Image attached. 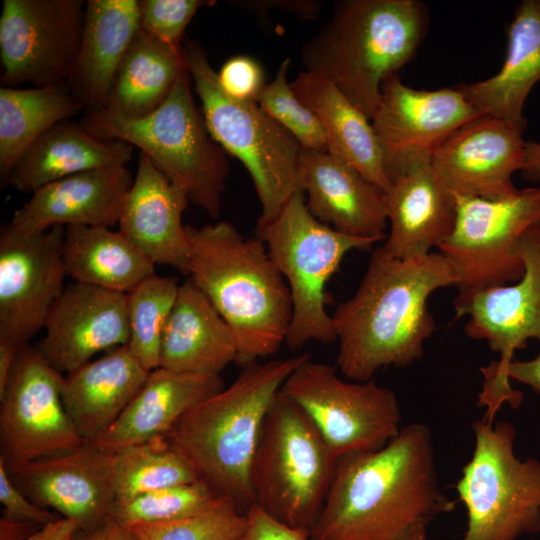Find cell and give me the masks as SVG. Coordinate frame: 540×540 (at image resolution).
Listing matches in <instances>:
<instances>
[{
  "mask_svg": "<svg viewBox=\"0 0 540 540\" xmlns=\"http://www.w3.org/2000/svg\"><path fill=\"white\" fill-rule=\"evenodd\" d=\"M434 455L428 426L411 423L378 450L341 456L310 540H396L451 512Z\"/></svg>",
  "mask_w": 540,
  "mask_h": 540,
  "instance_id": "cell-1",
  "label": "cell"
},
{
  "mask_svg": "<svg viewBox=\"0 0 540 540\" xmlns=\"http://www.w3.org/2000/svg\"><path fill=\"white\" fill-rule=\"evenodd\" d=\"M457 283L441 252L397 259L377 247L357 290L332 315L340 372L349 380L368 381L380 369L419 360L436 328L428 298Z\"/></svg>",
  "mask_w": 540,
  "mask_h": 540,
  "instance_id": "cell-2",
  "label": "cell"
},
{
  "mask_svg": "<svg viewBox=\"0 0 540 540\" xmlns=\"http://www.w3.org/2000/svg\"><path fill=\"white\" fill-rule=\"evenodd\" d=\"M186 229L188 276L231 328L236 363L245 367L274 356L286 342L292 304L265 244L227 221Z\"/></svg>",
  "mask_w": 540,
  "mask_h": 540,
  "instance_id": "cell-3",
  "label": "cell"
},
{
  "mask_svg": "<svg viewBox=\"0 0 540 540\" xmlns=\"http://www.w3.org/2000/svg\"><path fill=\"white\" fill-rule=\"evenodd\" d=\"M310 354L258 361L188 411L166 435L201 480L244 513L254 504L253 458L267 414L294 369Z\"/></svg>",
  "mask_w": 540,
  "mask_h": 540,
  "instance_id": "cell-4",
  "label": "cell"
},
{
  "mask_svg": "<svg viewBox=\"0 0 540 540\" xmlns=\"http://www.w3.org/2000/svg\"><path fill=\"white\" fill-rule=\"evenodd\" d=\"M428 25V9L418 0H341L303 46L302 64L371 120L383 82L412 60Z\"/></svg>",
  "mask_w": 540,
  "mask_h": 540,
  "instance_id": "cell-5",
  "label": "cell"
},
{
  "mask_svg": "<svg viewBox=\"0 0 540 540\" xmlns=\"http://www.w3.org/2000/svg\"><path fill=\"white\" fill-rule=\"evenodd\" d=\"M102 139L124 141L187 194L189 202L217 218L230 166L227 153L212 138L191 92L189 72L183 73L166 100L142 118H124L90 111L81 123Z\"/></svg>",
  "mask_w": 540,
  "mask_h": 540,
  "instance_id": "cell-6",
  "label": "cell"
},
{
  "mask_svg": "<svg viewBox=\"0 0 540 540\" xmlns=\"http://www.w3.org/2000/svg\"><path fill=\"white\" fill-rule=\"evenodd\" d=\"M338 460L309 417L280 391L251 465L254 504L278 521L311 534Z\"/></svg>",
  "mask_w": 540,
  "mask_h": 540,
  "instance_id": "cell-7",
  "label": "cell"
},
{
  "mask_svg": "<svg viewBox=\"0 0 540 540\" xmlns=\"http://www.w3.org/2000/svg\"><path fill=\"white\" fill-rule=\"evenodd\" d=\"M188 72L212 138L248 171L261 213L257 227L273 220L298 191L302 146L257 102L238 101L221 88L204 48L195 40L183 45Z\"/></svg>",
  "mask_w": 540,
  "mask_h": 540,
  "instance_id": "cell-8",
  "label": "cell"
},
{
  "mask_svg": "<svg viewBox=\"0 0 540 540\" xmlns=\"http://www.w3.org/2000/svg\"><path fill=\"white\" fill-rule=\"evenodd\" d=\"M256 233L289 288L292 315L285 343L296 349L311 341L335 342L327 284L350 251L368 250L380 240L347 235L319 221L300 190Z\"/></svg>",
  "mask_w": 540,
  "mask_h": 540,
  "instance_id": "cell-9",
  "label": "cell"
},
{
  "mask_svg": "<svg viewBox=\"0 0 540 540\" xmlns=\"http://www.w3.org/2000/svg\"><path fill=\"white\" fill-rule=\"evenodd\" d=\"M475 446L456 491L467 512L462 540H517L540 532V461L520 460L510 422L472 423Z\"/></svg>",
  "mask_w": 540,
  "mask_h": 540,
  "instance_id": "cell-10",
  "label": "cell"
},
{
  "mask_svg": "<svg viewBox=\"0 0 540 540\" xmlns=\"http://www.w3.org/2000/svg\"><path fill=\"white\" fill-rule=\"evenodd\" d=\"M515 253L524 266L517 283L477 289L454 299V320L469 317L466 335L486 341L500 355L480 367L484 382L478 404L485 406L483 419L489 422L504 403L520 405L522 394L513 389L505 371L516 350L526 348L529 339L540 340V223L523 234Z\"/></svg>",
  "mask_w": 540,
  "mask_h": 540,
  "instance_id": "cell-11",
  "label": "cell"
},
{
  "mask_svg": "<svg viewBox=\"0 0 540 540\" xmlns=\"http://www.w3.org/2000/svg\"><path fill=\"white\" fill-rule=\"evenodd\" d=\"M281 391L309 417L338 458L378 450L402 428L400 405L391 389L372 379L344 380L336 367L310 355Z\"/></svg>",
  "mask_w": 540,
  "mask_h": 540,
  "instance_id": "cell-12",
  "label": "cell"
},
{
  "mask_svg": "<svg viewBox=\"0 0 540 540\" xmlns=\"http://www.w3.org/2000/svg\"><path fill=\"white\" fill-rule=\"evenodd\" d=\"M453 197L455 226L439 250L456 271L458 294L519 280L524 266L515 248L540 223V186L503 199Z\"/></svg>",
  "mask_w": 540,
  "mask_h": 540,
  "instance_id": "cell-13",
  "label": "cell"
},
{
  "mask_svg": "<svg viewBox=\"0 0 540 540\" xmlns=\"http://www.w3.org/2000/svg\"><path fill=\"white\" fill-rule=\"evenodd\" d=\"M63 378L34 346L19 349L0 397V459L8 472L85 442L65 410Z\"/></svg>",
  "mask_w": 540,
  "mask_h": 540,
  "instance_id": "cell-14",
  "label": "cell"
},
{
  "mask_svg": "<svg viewBox=\"0 0 540 540\" xmlns=\"http://www.w3.org/2000/svg\"><path fill=\"white\" fill-rule=\"evenodd\" d=\"M85 6L82 0H4L2 86L66 84L78 55Z\"/></svg>",
  "mask_w": 540,
  "mask_h": 540,
  "instance_id": "cell-15",
  "label": "cell"
},
{
  "mask_svg": "<svg viewBox=\"0 0 540 540\" xmlns=\"http://www.w3.org/2000/svg\"><path fill=\"white\" fill-rule=\"evenodd\" d=\"M480 115L457 86L418 90L405 85L398 73L386 78L371 122L391 184L411 168L431 161L448 137Z\"/></svg>",
  "mask_w": 540,
  "mask_h": 540,
  "instance_id": "cell-16",
  "label": "cell"
},
{
  "mask_svg": "<svg viewBox=\"0 0 540 540\" xmlns=\"http://www.w3.org/2000/svg\"><path fill=\"white\" fill-rule=\"evenodd\" d=\"M65 227L15 236L0 234V341L18 347L44 328L65 289Z\"/></svg>",
  "mask_w": 540,
  "mask_h": 540,
  "instance_id": "cell-17",
  "label": "cell"
},
{
  "mask_svg": "<svg viewBox=\"0 0 540 540\" xmlns=\"http://www.w3.org/2000/svg\"><path fill=\"white\" fill-rule=\"evenodd\" d=\"M527 124L482 114L448 137L433 153L431 167L453 196L503 199L519 189L513 174L524 160Z\"/></svg>",
  "mask_w": 540,
  "mask_h": 540,
  "instance_id": "cell-18",
  "label": "cell"
},
{
  "mask_svg": "<svg viewBox=\"0 0 540 540\" xmlns=\"http://www.w3.org/2000/svg\"><path fill=\"white\" fill-rule=\"evenodd\" d=\"M9 474L35 504L74 521L78 531H91L111 517L116 502L113 453L90 442L22 464Z\"/></svg>",
  "mask_w": 540,
  "mask_h": 540,
  "instance_id": "cell-19",
  "label": "cell"
},
{
  "mask_svg": "<svg viewBox=\"0 0 540 540\" xmlns=\"http://www.w3.org/2000/svg\"><path fill=\"white\" fill-rule=\"evenodd\" d=\"M35 349L61 374H69L97 353L127 345V293L74 282L65 287L46 319Z\"/></svg>",
  "mask_w": 540,
  "mask_h": 540,
  "instance_id": "cell-20",
  "label": "cell"
},
{
  "mask_svg": "<svg viewBox=\"0 0 540 540\" xmlns=\"http://www.w3.org/2000/svg\"><path fill=\"white\" fill-rule=\"evenodd\" d=\"M133 179L126 166H112L44 185L13 213L1 232L28 236L58 226H114Z\"/></svg>",
  "mask_w": 540,
  "mask_h": 540,
  "instance_id": "cell-21",
  "label": "cell"
},
{
  "mask_svg": "<svg viewBox=\"0 0 540 540\" xmlns=\"http://www.w3.org/2000/svg\"><path fill=\"white\" fill-rule=\"evenodd\" d=\"M297 188L311 214L333 229L356 237H387L384 192L328 152L303 149Z\"/></svg>",
  "mask_w": 540,
  "mask_h": 540,
  "instance_id": "cell-22",
  "label": "cell"
},
{
  "mask_svg": "<svg viewBox=\"0 0 540 540\" xmlns=\"http://www.w3.org/2000/svg\"><path fill=\"white\" fill-rule=\"evenodd\" d=\"M187 194L140 152L136 174L118 222L121 231L155 265L188 275L190 240L182 215Z\"/></svg>",
  "mask_w": 540,
  "mask_h": 540,
  "instance_id": "cell-23",
  "label": "cell"
},
{
  "mask_svg": "<svg viewBox=\"0 0 540 540\" xmlns=\"http://www.w3.org/2000/svg\"><path fill=\"white\" fill-rule=\"evenodd\" d=\"M384 202L390 232L381 248L390 257L426 256L454 229L455 199L438 181L431 161L398 176L384 193Z\"/></svg>",
  "mask_w": 540,
  "mask_h": 540,
  "instance_id": "cell-24",
  "label": "cell"
},
{
  "mask_svg": "<svg viewBox=\"0 0 540 540\" xmlns=\"http://www.w3.org/2000/svg\"><path fill=\"white\" fill-rule=\"evenodd\" d=\"M225 387L220 375L181 373L158 367L129 405L105 431L89 441L114 453L166 436L193 407Z\"/></svg>",
  "mask_w": 540,
  "mask_h": 540,
  "instance_id": "cell-25",
  "label": "cell"
},
{
  "mask_svg": "<svg viewBox=\"0 0 540 540\" xmlns=\"http://www.w3.org/2000/svg\"><path fill=\"white\" fill-rule=\"evenodd\" d=\"M140 31L137 0H89L78 55L66 82L90 111L101 110L117 70Z\"/></svg>",
  "mask_w": 540,
  "mask_h": 540,
  "instance_id": "cell-26",
  "label": "cell"
},
{
  "mask_svg": "<svg viewBox=\"0 0 540 540\" xmlns=\"http://www.w3.org/2000/svg\"><path fill=\"white\" fill-rule=\"evenodd\" d=\"M234 334L205 294L188 278L165 325L159 367L190 374L220 375L237 361Z\"/></svg>",
  "mask_w": 540,
  "mask_h": 540,
  "instance_id": "cell-27",
  "label": "cell"
},
{
  "mask_svg": "<svg viewBox=\"0 0 540 540\" xmlns=\"http://www.w3.org/2000/svg\"><path fill=\"white\" fill-rule=\"evenodd\" d=\"M149 373L124 345L64 376L62 401L84 441L93 440L116 421Z\"/></svg>",
  "mask_w": 540,
  "mask_h": 540,
  "instance_id": "cell-28",
  "label": "cell"
},
{
  "mask_svg": "<svg viewBox=\"0 0 540 540\" xmlns=\"http://www.w3.org/2000/svg\"><path fill=\"white\" fill-rule=\"evenodd\" d=\"M134 147L102 139L84 126L60 122L38 137L17 159L4 184L33 193L54 181L89 170L126 166Z\"/></svg>",
  "mask_w": 540,
  "mask_h": 540,
  "instance_id": "cell-29",
  "label": "cell"
},
{
  "mask_svg": "<svg viewBox=\"0 0 540 540\" xmlns=\"http://www.w3.org/2000/svg\"><path fill=\"white\" fill-rule=\"evenodd\" d=\"M296 96L319 118L327 152L356 169L384 193L391 186L372 122L329 80L307 71L290 83Z\"/></svg>",
  "mask_w": 540,
  "mask_h": 540,
  "instance_id": "cell-30",
  "label": "cell"
},
{
  "mask_svg": "<svg viewBox=\"0 0 540 540\" xmlns=\"http://www.w3.org/2000/svg\"><path fill=\"white\" fill-rule=\"evenodd\" d=\"M540 82V0H523L507 29L504 63L493 76L457 88L480 114L527 124L525 101Z\"/></svg>",
  "mask_w": 540,
  "mask_h": 540,
  "instance_id": "cell-31",
  "label": "cell"
},
{
  "mask_svg": "<svg viewBox=\"0 0 540 540\" xmlns=\"http://www.w3.org/2000/svg\"><path fill=\"white\" fill-rule=\"evenodd\" d=\"M63 261L74 282L128 293L155 274V264L121 231L107 226H66Z\"/></svg>",
  "mask_w": 540,
  "mask_h": 540,
  "instance_id": "cell-32",
  "label": "cell"
},
{
  "mask_svg": "<svg viewBox=\"0 0 540 540\" xmlns=\"http://www.w3.org/2000/svg\"><path fill=\"white\" fill-rule=\"evenodd\" d=\"M187 71L183 49H172L140 29L121 61L103 108L98 111L142 118L166 100Z\"/></svg>",
  "mask_w": 540,
  "mask_h": 540,
  "instance_id": "cell-33",
  "label": "cell"
},
{
  "mask_svg": "<svg viewBox=\"0 0 540 540\" xmlns=\"http://www.w3.org/2000/svg\"><path fill=\"white\" fill-rule=\"evenodd\" d=\"M84 108L66 84L0 88V178L44 132Z\"/></svg>",
  "mask_w": 540,
  "mask_h": 540,
  "instance_id": "cell-34",
  "label": "cell"
},
{
  "mask_svg": "<svg viewBox=\"0 0 540 540\" xmlns=\"http://www.w3.org/2000/svg\"><path fill=\"white\" fill-rule=\"evenodd\" d=\"M197 480L200 477L195 468L166 436L127 446L113 453L116 502Z\"/></svg>",
  "mask_w": 540,
  "mask_h": 540,
  "instance_id": "cell-35",
  "label": "cell"
},
{
  "mask_svg": "<svg viewBox=\"0 0 540 540\" xmlns=\"http://www.w3.org/2000/svg\"><path fill=\"white\" fill-rule=\"evenodd\" d=\"M179 286L173 276L154 274L127 293L130 330L127 346L148 371L160 365L163 331Z\"/></svg>",
  "mask_w": 540,
  "mask_h": 540,
  "instance_id": "cell-36",
  "label": "cell"
},
{
  "mask_svg": "<svg viewBox=\"0 0 540 540\" xmlns=\"http://www.w3.org/2000/svg\"><path fill=\"white\" fill-rule=\"evenodd\" d=\"M225 499L200 479L148 492L125 502H115L111 517L127 527L165 523L203 513Z\"/></svg>",
  "mask_w": 540,
  "mask_h": 540,
  "instance_id": "cell-37",
  "label": "cell"
},
{
  "mask_svg": "<svg viewBox=\"0 0 540 540\" xmlns=\"http://www.w3.org/2000/svg\"><path fill=\"white\" fill-rule=\"evenodd\" d=\"M290 59L279 65L274 78L264 85L258 105L300 143L303 149L327 152L324 128L316 116L296 96L287 80Z\"/></svg>",
  "mask_w": 540,
  "mask_h": 540,
  "instance_id": "cell-38",
  "label": "cell"
},
{
  "mask_svg": "<svg viewBox=\"0 0 540 540\" xmlns=\"http://www.w3.org/2000/svg\"><path fill=\"white\" fill-rule=\"evenodd\" d=\"M247 524L246 514L229 499L184 519L129 528L140 540H239Z\"/></svg>",
  "mask_w": 540,
  "mask_h": 540,
  "instance_id": "cell-39",
  "label": "cell"
},
{
  "mask_svg": "<svg viewBox=\"0 0 540 540\" xmlns=\"http://www.w3.org/2000/svg\"><path fill=\"white\" fill-rule=\"evenodd\" d=\"M140 29L159 41L175 49L182 50L185 30L197 13L206 6H213L212 0H140Z\"/></svg>",
  "mask_w": 540,
  "mask_h": 540,
  "instance_id": "cell-40",
  "label": "cell"
},
{
  "mask_svg": "<svg viewBox=\"0 0 540 540\" xmlns=\"http://www.w3.org/2000/svg\"><path fill=\"white\" fill-rule=\"evenodd\" d=\"M217 78L228 96L243 102H257L266 84L261 64L248 55L227 59L217 72Z\"/></svg>",
  "mask_w": 540,
  "mask_h": 540,
  "instance_id": "cell-41",
  "label": "cell"
},
{
  "mask_svg": "<svg viewBox=\"0 0 540 540\" xmlns=\"http://www.w3.org/2000/svg\"><path fill=\"white\" fill-rule=\"evenodd\" d=\"M0 502L3 516L23 522L44 526L60 518L55 513L35 504L13 482L10 474L0 459Z\"/></svg>",
  "mask_w": 540,
  "mask_h": 540,
  "instance_id": "cell-42",
  "label": "cell"
},
{
  "mask_svg": "<svg viewBox=\"0 0 540 540\" xmlns=\"http://www.w3.org/2000/svg\"><path fill=\"white\" fill-rule=\"evenodd\" d=\"M247 524L239 540H310V533L290 527L253 504L246 512Z\"/></svg>",
  "mask_w": 540,
  "mask_h": 540,
  "instance_id": "cell-43",
  "label": "cell"
},
{
  "mask_svg": "<svg viewBox=\"0 0 540 540\" xmlns=\"http://www.w3.org/2000/svg\"><path fill=\"white\" fill-rule=\"evenodd\" d=\"M235 5L258 15L265 14L272 8H281L295 13L302 20L315 19L321 8L319 2L311 0H242L236 1Z\"/></svg>",
  "mask_w": 540,
  "mask_h": 540,
  "instance_id": "cell-44",
  "label": "cell"
},
{
  "mask_svg": "<svg viewBox=\"0 0 540 540\" xmlns=\"http://www.w3.org/2000/svg\"><path fill=\"white\" fill-rule=\"evenodd\" d=\"M74 540H140L127 526L109 517L97 528L82 532L78 531Z\"/></svg>",
  "mask_w": 540,
  "mask_h": 540,
  "instance_id": "cell-45",
  "label": "cell"
},
{
  "mask_svg": "<svg viewBox=\"0 0 540 540\" xmlns=\"http://www.w3.org/2000/svg\"><path fill=\"white\" fill-rule=\"evenodd\" d=\"M540 341V340H539ZM505 377L530 386L540 393V352L528 361H512L506 371Z\"/></svg>",
  "mask_w": 540,
  "mask_h": 540,
  "instance_id": "cell-46",
  "label": "cell"
},
{
  "mask_svg": "<svg viewBox=\"0 0 540 540\" xmlns=\"http://www.w3.org/2000/svg\"><path fill=\"white\" fill-rule=\"evenodd\" d=\"M78 527L70 519L60 517L41 526L27 540H74Z\"/></svg>",
  "mask_w": 540,
  "mask_h": 540,
  "instance_id": "cell-47",
  "label": "cell"
},
{
  "mask_svg": "<svg viewBox=\"0 0 540 540\" xmlns=\"http://www.w3.org/2000/svg\"><path fill=\"white\" fill-rule=\"evenodd\" d=\"M41 525L9 517L0 518V540H27Z\"/></svg>",
  "mask_w": 540,
  "mask_h": 540,
  "instance_id": "cell-48",
  "label": "cell"
},
{
  "mask_svg": "<svg viewBox=\"0 0 540 540\" xmlns=\"http://www.w3.org/2000/svg\"><path fill=\"white\" fill-rule=\"evenodd\" d=\"M520 172L525 180L540 183V142H525L524 160Z\"/></svg>",
  "mask_w": 540,
  "mask_h": 540,
  "instance_id": "cell-49",
  "label": "cell"
},
{
  "mask_svg": "<svg viewBox=\"0 0 540 540\" xmlns=\"http://www.w3.org/2000/svg\"><path fill=\"white\" fill-rule=\"evenodd\" d=\"M20 348L12 343L0 341V397L5 392Z\"/></svg>",
  "mask_w": 540,
  "mask_h": 540,
  "instance_id": "cell-50",
  "label": "cell"
},
{
  "mask_svg": "<svg viewBox=\"0 0 540 540\" xmlns=\"http://www.w3.org/2000/svg\"><path fill=\"white\" fill-rule=\"evenodd\" d=\"M427 525L428 523H419L411 527L396 540H428Z\"/></svg>",
  "mask_w": 540,
  "mask_h": 540,
  "instance_id": "cell-51",
  "label": "cell"
}]
</instances>
